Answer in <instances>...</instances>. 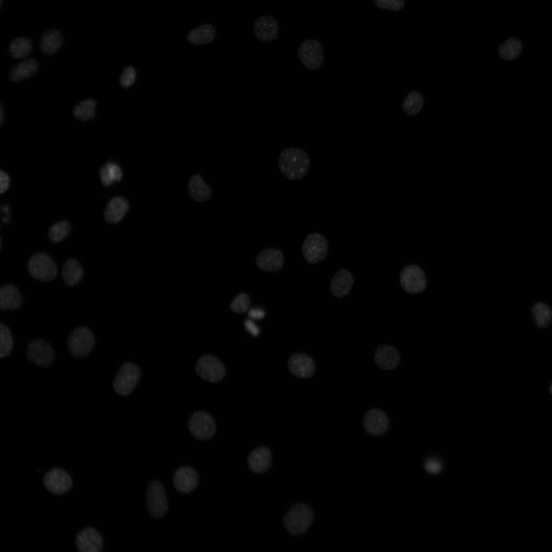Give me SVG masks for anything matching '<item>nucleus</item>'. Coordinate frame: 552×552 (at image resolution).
Returning <instances> with one entry per match:
<instances>
[{
  "label": "nucleus",
  "instance_id": "nucleus-13",
  "mask_svg": "<svg viewBox=\"0 0 552 552\" xmlns=\"http://www.w3.org/2000/svg\"><path fill=\"white\" fill-rule=\"evenodd\" d=\"M288 367L293 375L302 378L312 377L316 371L315 363L312 358L301 352L295 353L289 357Z\"/></svg>",
  "mask_w": 552,
  "mask_h": 552
},
{
  "label": "nucleus",
  "instance_id": "nucleus-31",
  "mask_svg": "<svg viewBox=\"0 0 552 552\" xmlns=\"http://www.w3.org/2000/svg\"><path fill=\"white\" fill-rule=\"evenodd\" d=\"M99 175L102 184L108 187L122 178V171L120 166L112 161H109L101 167Z\"/></svg>",
  "mask_w": 552,
  "mask_h": 552
},
{
  "label": "nucleus",
  "instance_id": "nucleus-5",
  "mask_svg": "<svg viewBox=\"0 0 552 552\" xmlns=\"http://www.w3.org/2000/svg\"><path fill=\"white\" fill-rule=\"evenodd\" d=\"M141 377V370L136 364L127 362L123 364L116 374L113 385L114 390L119 395L130 394L137 385Z\"/></svg>",
  "mask_w": 552,
  "mask_h": 552
},
{
  "label": "nucleus",
  "instance_id": "nucleus-34",
  "mask_svg": "<svg viewBox=\"0 0 552 552\" xmlns=\"http://www.w3.org/2000/svg\"><path fill=\"white\" fill-rule=\"evenodd\" d=\"M522 50L521 42L515 37H511L499 46L498 53L503 59L510 61L517 58Z\"/></svg>",
  "mask_w": 552,
  "mask_h": 552
},
{
  "label": "nucleus",
  "instance_id": "nucleus-8",
  "mask_svg": "<svg viewBox=\"0 0 552 552\" xmlns=\"http://www.w3.org/2000/svg\"><path fill=\"white\" fill-rule=\"evenodd\" d=\"M195 371L201 379L211 383L221 381L226 374L223 363L218 358L210 354L203 355L198 359Z\"/></svg>",
  "mask_w": 552,
  "mask_h": 552
},
{
  "label": "nucleus",
  "instance_id": "nucleus-3",
  "mask_svg": "<svg viewBox=\"0 0 552 552\" xmlns=\"http://www.w3.org/2000/svg\"><path fill=\"white\" fill-rule=\"evenodd\" d=\"M95 342L94 333L89 328L85 326L78 327L75 328L68 335V351L74 357L84 358L91 353Z\"/></svg>",
  "mask_w": 552,
  "mask_h": 552
},
{
  "label": "nucleus",
  "instance_id": "nucleus-36",
  "mask_svg": "<svg viewBox=\"0 0 552 552\" xmlns=\"http://www.w3.org/2000/svg\"><path fill=\"white\" fill-rule=\"evenodd\" d=\"M71 229V224L67 221H60L52 225L49 228L48 233L49 239L53 243H59L67 236Z\"/></svg>",
  "mask_w": 552,
  "mask_h": 552
},
{
  "label": "nucleus",
  "instance_id": "nucleus-12",
  "mask_svg": "<svg viewBox=\"0 0 552 552\" xmlns=\"http://www.w3.org/2000/svg\"><path fill=\"white\" fill-rule=\"evenodd\" d=\"M26 356L30 363L43 367L51 365L55 358L52 347L42 339H35L28 343Z\"/></svg>",
  "mask_w": 552,
  "mask_h": 552
},
{
  "label": "nucleus",
  "instance_id": "nucleus-21",
  "mask_svg": "<svg viewBox=\"0 0 552 552\" xmlns=\"http://www.w3.org/2000/svg\"><path fill=\"white\" fill-rule=\"evenodd\" d=\"M129 208V203L125 198L114 197L106 205L103 212L104 218L108 223H117L124 217Z\"/></svg>",
  "mask_w": 552,
  "mask_h": 552
},
{
  "label": "nucleus",
  "instance_id": "nucleus-16",
  "mask_svg": "<svg viewBox=\"0 0 552 552\" xmlns=\"http://www.w3.org/2000/svg\"><path fill=\"white\" fill-rule=\"evenodd\" d=\"M253 32L255 37L260 41L271 42L278 37L279 26L277 21L272 16H261L254 22Z\"/></svg>",
  "mask_w": 552,
  "mask_h": 552
},
{
  "label": "nucleus",
  "instance_id": "nucleus-9",
  "mask_svg": "<svg viewBox=\"0 0 552 552\" xmlns=\"http://www.w3.org/2000/svg\"><path fill=\"white\" fill-rule=\"evenodd\" d=\"M297 54L302 64L309 70H319L323 64V47L315 39H309L303 41L298 48Z\"/></svg>",
  "mask_w": 552,
  "mask_h": 552
},
{
  "label": "nucleus",
  "instance_id": "nucleus-39",
  "mask_svg": "<svg viewBox=\"0 0 552 552\" xmlns=\"http://www.w3.org/2000/svg\"><path fill=\"white\" fill-rule=\"evenodd\" d=\"M378 8L393 11L401 10L404 6V0H372Z\"/></svg>",
  "mask_w": 552,
  "mask_h": 552
},
{
  "label": "nucleus",
  "instance_id": "nucleus-33",
  "mask_svg": "<svg viewBox=\"0 0 552 552\" xmlns=\"http://www.w3.org/2000/svg\"><path fill=\"white\" fill-rule=\"evenodd\" d=\"M532 314L535 325L540 328H545L552 321V310L546 304L538 302L532 308Z\"/></svg>",
  "mask_w": 552,
  "mask_h": 552
},
{
  "label": "nucleus",
  "instance_id": "nucleus-20",
  "mask_svg": "<svg viewBox=\"0 0 552 552\" xmlns=\"http://www.w3.org/2000/svg\"><path fill=\"white\" fill-rule=\"evenodd\" d=\"M284 256L282 251L277 248H269L261 251L256 257V263L262 270L276 272L282 267Z\"/></svg>",
  "mask_w": 552,
  "mask_h": 552
},
{
  "label": "nucleus",
  "instance_id": "nucleus-32",
  "mask_svg": "<svg viewBox=\"0 0 552 552\" xmlns=\"http://www.w3.org/2000/svg\"><path fill=\"white\" fill-rule=\"evenodd\" d=\"M32 50V42L26 37H19L14 39L8 49L9 55L14 59H20L27 57Z\"/></svg>",
  "mask_w": 552,
  "mask_h": 552
},
{
  "label": "nucleus",
  "instance_id": "nucleus-17",
  "mask_svg": "<svg viewBox=\"0 0 552 552\" xmlns=\"http://www.w3.org/2000/svg\"><path fill=\"white\" fill-rule=\"evenodd\" d=\"M173 482L176 490L182 493H188L198 486L199 476L195 469L190 467L178 468L173 476Z\"/></svg>",
  "mask_w": 552,
  "mask_h": 552
},
{
  "label": "nucleus",
  "instance_id": "nucleus-46",
  "mask_svg": "<svg viewBox=\"0 0 552 552\" xmlns=\"http://www.w3.org/2000/svg\"><path fill=\"white\" fill-rule=\"evenodd\" d=\"M550 392L552 393V384H551V386L550 387Z\"/></svg>",
  "mask_w": 552,
  "mask_h": 552
},
{
  "label": "nucleus",
  "instance_id": "nucleus-38",
  "mask_svg": "<svg viewBox=\"0 0 552 552\" xmlns=\"http://www.w3.org/2000/svg\"><path fill=\"white\" fill-rule=\"evenodd\" d=\"M250 304L249 296L246 293H241L231 302L229 308L234 313H243L249 309Z\"/></svg>",
  "mask_w": 552,
  "mask_h": 552
},
{
  "label": "nucleus",
  "instance_id": "nucleus-42",
  "mask_svg": "<svg viewBox=\"0 0 552 552\" xmlns=\"http://www.w3.org/2000/svg\"><path fill=\"white\" fill-rule=\"evenodd\" d=\"M244 325L246 330L252 336L258 335L260 332L259 328L251 320L249 319L245 320Z\"/></svg>",
  "mask_w": 552,
  "mask_h": 552
},
{
  "label": "nucleus",
  "instance_id": "nucleus-11",
  "mask_svg": "<svg viewBox=\"0 0 552 552\" xmlns=\"http://www.w3.org/2000/svg\"><path fill=\"white\" fill-rule=\"evenodd\" d=\"M188 428L191 434L200 440L212 438L216 432V425L212 416L205 411L193 413L188 420Z\"/></svg>",
  "mask_w": 552,
  "mask_h": 552
},
{
  "label": "nucleus",
  "instance_id": "nucleus-2",
  "mask_svg": "<svg viewBox=\"0 0 552 552\" xmlns=\"http://www.w3.org/2000/svg\"><path fill=\"white\" fill-rule=\"evenodd\" d=\"M314 517L312 509L303 503H297L286 513L283 524L290 534L298 535L305 533L311 524Z\"/></svg>",
  "mask_w": 552,
  "mask_h": 552
},
{
  "label": "nucleus",
  "instance_id": "nucleus-45",
  "mask_svg": "<svg viewBox=\"0 0 552 552\" xmlns=\"http://www.w3.org/2000/svg\"><path fill=\"white\" fill-rule=\"evenodd\" d=\"M4 117H5L4 111L3 110L2 105L1 104V106H0V126H2V125L3 123V121H4Z\"/></svg>",
  "mask_w": 552,
  "mask_h": 552
},
{
  "label": "nucleus",
  "instance_id": "nucleus-7",
  "mask_svg": "<svg viewBox=\"0 0 552 552\" xmlns=\"http://www.w3.org/2000/svg\"><path fill=\"white\" fill-rule=\"evenodd\" d=\"M400 284L406 292L416 294L426 289L427 280L425 272L419 266L410 264L401 270Z\"/></svg>",
  "mask_w": 552,
  "mask_h": 552
},
{
  "label": "nucleus",
  "instance_id": "nucleus-15",
  "mask_svg": "<svg viewBox=\"0 0 552 552\" xmlns=\"http://www.w3.org/2000/svg\"><path fill=\"white\" fill-rule=\"evenodd\" d=\"M389 419L386 414L378 409H372L365 414L363 428L365 432L373 436H379L388 429Z\"/></svg>",
  "mask_w": 552,
  "mask_h": 552
},
{
  "label": "nucleus",
  "instance_id": "nucleus-25",
  "mask_svg": "<svg viewBox=\"0 0 552 552\" xmlns=\"http://www.w3.org/2000/svg\"><path fill=\"white\" fill-rule=\"evenodd\" d=\"M38 68L39 63L36 59H27L13 66L8 73V77L13 82H21L33 77Z\"/></svg>",
  "mask_w": 552,
  "mask_h": 552
},
{
  "label": "nucleus",
  "instance_id": "nucleus-30",
  "mask_svg": "<svg viewBox=\"0 0 552 552\" xmlns=\"http://www.w3.org/2000/svg\"><path fill=\"white\" fill-rule=\"evenodd\" d=\"M96 107V101L93 98H88L76 104L73 107L72 113L76 120L86 122L95 117Z\"/></svg>",
  "mask_w": 552,
  "mask_h": 552
},
{
  "label": "nucleus",
  "instance_id": "nucleus-6",
  "mask_svg": "<svg viewBox=\"0 0 552 552\" xmlns=\"http://www.w3.org/2000/svg\"><path fill=\"white\" fill-rule=\"evenodd\" d=\"M301 250L307 262L311 264H316L324 259L327 255V240L319 233H310L304 239Z\"/></svg>",
  "mask_w": 552,
  "mask_h": 552
},
{
  "label": "nucleus",
  "instance_id": "nucleus-28",
  "mask_svg": "<svg viewBox=\"0 0 552 552\" xmlns=\"http://www.w3.org/2000/svg\"><path fill=\"white\" fill-rule=\"evenodd\" d=\"M62 277L67 285H77L83 277V270L79 261L75 258L66 260L62 266Z\"/></svg>",
  "mask_w": 552,
  "mask_h": 552
},
{
  "label": "nucleus",
  "instance_id": "nucleus-4",
  "mask_svg": "<svg viewBox=\"0 0 552 552\" xmlns=\"http://www.w3.org/2000/svg\"><path fill=\"white\" fill-rule=\"evenodd\" d=\"M27 269L33 278L43 282L52 281L58 273L54 260L43 252H36L30 257L27 263Z\"/></svg>",
  "mask_w": 552,
  "mask_h": 552
},
{
  "label": "nucleus",
  "instance_id": "nucleus-35",
  "mask_svg": "<svg viewBox=\"0 0 552 552\" xmlns=\"http://www.w3.org/2000/svg\"><path fill=\"white\" fill-rule=\"evenodd\" d=\"M424 103L423 96L417 91H411L404 99L402 108L409 116H415L421 110Z\"/></svg>",
  "mask_w": 552,
  "mask_h": 552
},
{
  "label": "nucleus",
  "instance_id": "nucleus-1",
  "mask_svg": "<svg viewBox=\"0 0 552 552\" xmlns=\"http://www.w3.org/2000/svg\"><path fill=\"white\" fill-rule=\"evenodd\" d=\"M310 160L303 150L288 147L280 153L278 166L281 172L290 180H297L304 177L310 168Z\"/></svg>",
  "mask_w": 552,
  "mask_h": 552
},
{
  "label": "nucleus",
  "instance_id": "nucleus-26",
  "mask_svg": "<svg viewBox=\"0 0 552 552\" xmlns=\"http://www.w3.org/2000/svg\"><path fill=\"white\" fill-rule=\"evenodd\" d=\"M63 42V36L60 31L55 29H50L41 36L39 42L40 49L44 54L51 56L60 50Z\"/></svg>",
  "mask_w": 552,
  "mask_h": 552
},
{
  "label": "nucleus",
  "instance_id": "nucleus-41",
  "mask_svg": "<svg viewBox=\"0 0 552 552\" xmlns=\"http://www.w3.org/2000/svg\"><path fill=\"white\" fill-rule=\"evenodd\" d=\"M10 183V177L7 173L1 170L0 172V193H5L8 189Z\"/></svg>",
  "mask_w": 552,
  "mask_h": 552
},
{
  "label": "nucleus",
  "instance_id": "nucleus-24",
  "mask_svg": "<svg viewBox=\"0 0 552 552\" xmlns=\"http://www.w3.org/2000/svg\"><path fill=\"white\" fill-rule=\"evenodd\" d=\"M23 303L22 295L14 285L8 284L0 288V308L2 310H14L21 307Z\"/></svg>",
  "mask_w": 552,
  "mask_h": 552
},
{
  "label": "nucleus",
  "instance_id": "nucleus-18",
  "mask_svg": "<svg viewBox=\"0 0 552 552\" xmlns=\"http://www.w3.org/2000/svg\"><path fill=\"white\" fill-rule=\"evenodd\" d=\"M76 546L81 552H99L103 549V542L98 532L93 528L87 527L77 536Z\"/></svg>",
  "mask_w": 552,
  "mask_h": 552
},
{
  "label": "nucleus",
  "instance_id": "nucleus-43",
  "mask_svg": "<svg viewBox=\"0 0 552 552\" xmlns=\"http://www.w3.org/2000/svg\"><path fill=\"white\" fill-rule=\"evenodd\" d=\"M426 469L431 473H438L441 468L440 464L435 461H429L425 465Z\"/></svg>",
  "mask_w": 552,
  "mask_h": 552
},
{
  "label": "nucleus",
  "instance_id": "nucleus-22",
  "mask_svg": "<svg viewBox=\"0 0 552 552\" xmlns=\"http://www.w3.org/2000/svg\"><path fill=\"white\" fill-rule=\"evenodd\" d=\"M354 282L352 274L347 270H338L332 278L330 290L332 295L338 298L346 296L351 291Z\"/></svg>",
  "mask_w": 552,
  "mask_h": 552
},
{
  "label": "nucleus",
  "instance_id": "nucleus-19",
  "mask_svg": "<svg viewBox=\"0 0 552 552\" xmlns=\"http://www.w3.org/2000/svg\"><path fill=\"white\" fill-rule=\"evenodd\" d=\"M374 359L376 364L384 370H392L397 368L401 361L400 354L393 346L383 344L375 350Z\"/></svg>",
  "mask_w": 552,
  "mask_h": 552
},
{
  "label": "nucleus",
  "instance_id": "nucleus-14",
  "mask_svg": "<svg viewBox=\"0 0 552 552\" xmlns=\"http://www.w3.org/2000/svg\"><path fill=\"white\" fill-rule=\"evenodd\" d=\"M43 482L49 491L57 495L66 492L72 485V480L69 474L59 468H54L48 472L44 476Z\"/></svg>",
  "mask_w": 552,
  "mask_h": 552
},
{
  "label": "nucleus",
  "instance_id": "nucleus-23",
  "mask_svg": "<svg viewBox=\"0 0 552 552\" xmlns=\"http://www.w3.org/2000/svg\"><path fill=\"white\" fill-rule=\"evenodd\" d=\"M272 456L270 450L265 446H259L254 449L248 457V464L251 471L263 473L271 467Z\"/></svg>",
  "mask_w": 552,
  "mask_h": 552
},
{
  "label": "nucleus",
  "instance_id": "nucleus-10",
  "mask_svg": "<svg viewBox=\"0 0 552 552\" xmlns=\"http://www.w3.org/2000/svg\"><path fill=\"white\" fill-rule=\"evenodd\" d=\"M147 508L150 515L154 518H160L168 510V503L164 487L157 480L148 485L146 491Z\"/></svg>",
  "mask_w": 552,
  "mask_h": 552
},
{
  "label": "nucleus",
  "instance_id": "nucleus-44",
  "mask_svg": "<svg viewBox=\"0 0 552 552\" xmlns=\"http://www.w3.org/2000/svg\"><path fill=\"white\" fill-rule=\"evenodd\" d=\"M248 316L252 319H261L264 317L265 312L261 309L252 308L248 312Z\"/></svg>",
  "mask_w": 552,
  "mask_h": 552
},
{
  "label": "nucleus",
  "instance_id": "nucleus-40",
  "mask_svg": "<svg viewBox=\"0 0 552 552\" xmlns=\"http://www.w3.org/2000/svg\"><path fill=\"white\" fill-rule=\"evenodd\" d=\"M136 71L132 66L126 67L123 71L120 78L121 85L125 88L131 86L136 79Z\"/></svg>",
  "mask_w": 552,
  "mask_h": 552
},
{
  "label": "nucleus",
  "instance_id": "nucleus-29",
  "mask_svg": "<svg viewBox=\"0 0 552 552\" xmlns=\"http://www.w3.org/2000/svg\"><path fill=\"white\" fill-rule=\"evenodd\" d=\"M216 36V30L211 24H206L192 30L187 35L188 41L195 45L212 42Z\"/></svg>",
  "mask_w": 552,
  "mask_h": 552
},
{
  "label": "nucleus",
  "instance_id": "nucleus-27",
  "mask_svg": "<svg viewBox=\"0 0 552 552\" xmlns=\"http://www.w3.org/2000/svg\"><path fill=\"white\" fill-rule=\"evenodd\" d=\"M188 194L194 200L198 202L208 201L212 197L211 187L199 174L191 176L188 181Z\"/></svg>",
  "mask_w": 552,
  "mask_h": 552
},
{
  "label": "nucleus",
  "instance_id": "nucleus-37",
  "mask_svg": "<svg viewBox=\"0 0 552 552\" xmlns=\"http://www.w3.org/2000/svg\"><path fill=\"white\" fill-rule=\"evenodd\" d=\"M13 338L9 328L5 324H0V357L4 358L11 352Z\"/></svg>",
  "mask_w": 552,
  "mask_h": 552
}]
</instances>
